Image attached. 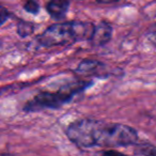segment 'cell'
Instances as JSON below:
<instances>
[{
    "mask_svg": "<svg viewBox=\"0 0 156 156\" xmlns=\"http://www.w3.org/2000/svg\"><path fill=\"white\" fill-rule=\"evenodd\" d=\"M94 25L87 22H65L48 27L37 37V41L45 47L71 44L83 40H90Z\"/></svg>",
    "mask_w": 156,
    "mask_h": 156,
    "instance_id": "6da1fadb",
    "label": "cell"
},
{
    "mask_svg": "<svg viewBox=\"0 0 156 156\" xmlns=\"http://www.w3.org/2000/svg\"><path fill=\"white\" fill-rule=\"evenodd\" d=\"M138 134L133 127L119 123H107L96 120L93 130V143L98 147H126L135 144Z\"/></svg>",
    "mask_w": 156,
    "mask_h": 156,
    "instance_id": "7a4b0ae2",
    "label": "cell"
},
{
    "mask_svg": "<svg viewBox=\"0 0 156 156\" xmlns=\"http://www.w3.org/2000/svg\"><path fill=\"white\" fill-rule=\"evenodd\" d=\"M89 85H92L91 81L90 83H88V81H75V83L63 86L58 91L42 92L25 105L24 110L39 111L46 108H59L63 104L69 102L74 95L83 91L86 88L89 87Z\"/></svg>",
    "mask_w": 156,
    "mask_h": 156,
    "instance_id": "3957f363",
    "label": "cell"
},
{
    "mask_svg": "<svg viewBox=\"0 0 156 156\" xmlns=\"http://www.w3.org/2000/svg\"><path fill=\"white\" fill-rule=\"evenodd\" d=\"M95 121L96 120L93 119H83L74 121L66 128L67 138L79 147H94L93 130Z\"/></svg>",
    "mask_w": 156,
    "mask_h": 156,
    "instance_id": "277c9868",
    "label": "cell"
},
{
    "mask_svg": "<svg viewBox=\"0 0 156 156\" xmlns=\"http://www.w3.org/2000/svg\"><path fill=\"white\" fill-rule=\"evenodd\" d=\"M112 37V27L109 23L101 22L94 25V30L90 41L95 46H102L107 44Z\"/></svg>",
    "mask_w": 156,
    "mask_h": 156,
    "instance_id": "5b68a950",
    "label": "cell"
},
{
    "mask_svg": "<svg viewBox=\"0 0 156 156\" xmlns=\"http://www.w3.org/2000/svg\"><path fill=\"white\" fill-rule=\"evenodd\" d=\"M105 69V64L96 60H86L81 61L80 64L78 65L76 73L79 75H100L101 71Z\"/></svg>",
    "mask_w": 156,
    "mask_h": 156,
    "instance_id": "8992f818",
    "label": "cell"
},
{
    "mask_svg": "<svg viewBox=\"0 0 156 156\" xmlns=\"http://www.w3.org/2000/svg\"><path fill=\"white\" fill-rule=\"evenodd\" d=\"M69 7V1H50L46 5V10H47L48 14L51 17L56 18V20H61L65 16L67 13V10Z\"/></svg>",
    "mask_w": 156,
    "mask_h": 156,
    "instance_id": "52a82bcc",
    "label": "cell"
},
{
    "mask_svg": "<svg viewBox=\"0 0 156 156\" xmlns=\"http://www.w3.org/2000/svg\"><path fill=\"white\" fill-rule=\"evenodd\" d=\"M33 31H34V25H33L32 23L24 22V20H22V22L18 23V25H17V33L22 37H28V35L32 34Z\"/></svg>",
    "mask_w": 156,
    "mask_h": 156,
    "instance_id": "ba28073f",
    "label": "cell"
},
{
    "mask_svg": "<svg viewBox=\"0 0 156 156\" xmlns=\"http://www.w3.org/2000/svg\"><path fill=\"white\" fill-rule=\"evenodd\" d=\"M24 9H25V11H27L28 13L37 14V13H39V11H40V5H39V3L35 2V1H27L24 5Z\"/></svg>",
    "mask_w": 156,
    "mask_h": 156,
    "instance_id": "9c48e42d",
    "label": "cell"
},
{
    "mask_svg": "<svg viewBox=\"0 0 156 156\" xmlns=\"http://www.w3.org/2000/svg\"><path fill=\"white\" fill-rule=\"evenodd\" d=\"M147 37L152 44L156 47V24L152 25L147 32Z\"/></svg>",
    "mask_w": 156,
    "mask_h": 156,
    "instance_id": "30bf717a",
    "label": "cell"
},
{
    "mask_svg": "<svg viewBox=\"0 0 156 156\" xmlns=\"http://www.w3.org/2000/svg\"><path fill=\"white\" fill-rule=\"evenodd\" d=\"M10 17V12L3 5H0V26H2Z\"/></svg>",
    "mask_w": 156,
    "mask_h": 156,
    "instance_id": "8fae6325",
    "label": "cell"
},
{
    "mask_svg": "<svg viewBox=\"0 0 156 156\" xmlns=\"http://www.w3.org/2000/svg\"><path fill=\"white\" fill-rule=\"evenodd\" d=\"M103 156H127L123 153H120L118 151H115V150H108V151L103 152Z\"/></svg>",
    "mask_w": 156,
    "mask_h": 156,
    "instance_id": "7c38bea8",
    "label": "cell"
},
{
    "mask_svg": "<svg viewBox=\"0 0 156 156\" xmlns=\"http://www.w3.org/2000/svg\"><path fill=\"white\" fill-rule=\"evenodd\" d=\"M145 155H147V156H156V147H152L151 150H149Z\"/></svg>",
    "mask_w": 156,
    "mask_h": 156,
    "instance_id": "4fadbf2b",
    "label": "cell"
},
{
    "mask_svg": "<svg viewBox=\"0 0 156 156\" xmlns=\"http://www.w3.org/2000/svg\"><path fill=\"white\" fill-rule=\"evenodd\" d=\"M2 156H14V155H11V154H3Z\"/></svg>",
    "mask_w": 156,
    "mask_h": 156,
    "instance_id": "5bb4252c",
    "label": "cell"
}]
</instances>
